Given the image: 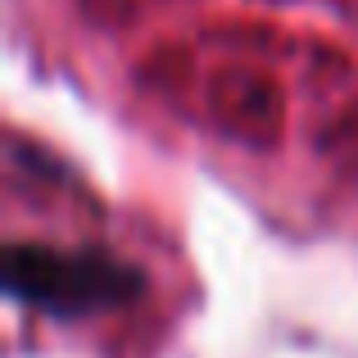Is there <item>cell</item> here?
I'll use <instances>...</instances> for the list:
<instances>
[{"label":"cell","instance_id":"obj_1","mask_svg":"<svg viewBox=\"0 0 358 358\" xmlns=\"http://www.w3.org/2000/svg\"><path fill=\"white\" fill-rule=\"evenodd\" d=\"M145 272L109 250H55L18 241L5 250V295L50 317H91L141 299Z\"/></svg>","mask_w":358,"mask_h":358}]
</instances>
